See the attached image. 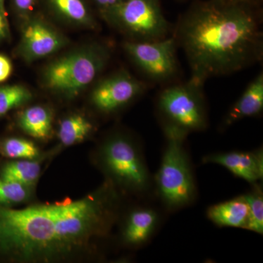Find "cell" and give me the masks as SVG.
Wrapping results in <instances>:
<instances>
[{"label":"cell","instance_id":"5","mask_svg":"<svg viewBox=\"0 0 263 263\" xmlns=\"http://www.w3.org/2000/svg\"><path fill=\"white\" fill-rule=\"evenodd\" d=\"M100 163L108 180L119 190L143 194L152 187V178L143 156L129 137H110L100 150Z\"/></svg>","mask_w":263,"mask_h":263},{"label":"cell","instance_id":"13","mask_svg":"<svg viewBox=\"0 0 263 263\" xmlns=\"http://www.w3.org/2000/svg\"><path fill=\"white\" fill-rule=\"evenodd\" d=\"M263 110V72L249 83L243 94L230 108L222 121L221 127L226 128L248 117H256Z\"/></svg>","mask_w":263,"mask_h":263},{"label":"cell","instance_id":"21","mask_svg":"<svg viewBox=\"0 0 263 263\" xmlns=\"http://www.w3.org/2000/svg\"><path fill=\"white\" fill-rule=\"evenodd\" d=\"M32 98V93L21 85L0 87V117L10 110L27 103Z\"/></svg>","mask_w":263,"mask_h":263},{"label":"cell","instance_id":"22","mask_svg":"<svg viewBox=\"0 0 263 263\" xmlns=\"http://www.w3.org/2000/svg\"><path fill=\"white\" fill-rule=\"evenodd\" d=\"M30 197V186L0 178V206L22 203L27 201Z\"/></svg>","mask_w":263,"mask_h":263},{"label":"cell","instance_id":"10","mask_svg":"<svg viewBox=\"0 0 263 263\" xmlns=\"http://www.w3.org/2000/svg\"><path fill=\"white\" fill-rule=\"evenodd\" d=\"M65 44V37L58 31L44 21L34 18L24 26L19 53L31 62L49 56Z\"/></svg>","mask_w":263,"mask_h":263},{"label":"cell","instance_id":"12","mask_svg":"<svg viewBox=\"0 0 263 263\" xmlns=\"http://www.w3.org/2000/svg\"><path fill=\"white\" fill-rule=\"evenodd\" d=\"M160 221V214L154 208L143 206L133 209L123 226V242L129 247H141L149 241Z\"/></svg>","mask_w":263,"mask_h":263},{"label":"cell","instance_id":"14","mask_svg":"<svg viewBox=\"0 0 263 263\" xmlns=\"http://www.w3.org/2000/svg\"><path fill=\"white\" fill-rule=\"evenodd\" d=\"M207 216L217 226L247 230L248 204L243 195H240L228 201L212 205L208 209Z\"/></svg>","mask_w":263,"mask_h":263},{"label":"cell","instance_id":"15","mask_svg":"<svg viewBox=\"0 0 263 263\" xmlns=\"http://www.w3.org/2000/svg\"><path fill=\"white\" fill-rule=\"evenodd\" d=\"M51 112L41 105L25 109L18 117L19 127L29 136L39 140L48 139L52 131Z\"/></svg>","mask_w":263,"mask_h":263},{"label":"cell","instance_id":"3","mask_svg":"<svg viewBox=\"0 0 263 263\" xmlns=\"http://www.w3.org/2000/svg\"><path fill=\"white\" fill-rule=\"evenodd\" d=\"M162 127L165 146L155 183L161 202L167 210L174 212L195 201L196 183L185 148L187 133L170 124H162Z\"/></svg>","mask_w":263,"mask_h":263},{"label":"cell","instance_id":"23","mask_svg":"<svg viewBox=\"0 0 263 263\" xmlns=\"http://www.w3.org/2000/svg\"><path fill=\"white\" fill-rule=\"evenodd\" d=\"M13 70L11 62L8 57L0 54V83L10 77Z\"/></svg>","mask_w":263,"mask_h":263},{"label":"cell","instance_id":"27","mask_svg":"<svg viewBox=\"0 0 263 263\" xmlns=\"http://www.w3.org/2000/svg\"><path fill=\"white\" fill-rule=\"evenodd\" d=\"M233 1L240 2V3H248V4L262 7L263 0H233Z\"/></svg>","mask_w":263,"mask_h":263},{"label":"cell","instance_id":"8","mask_svg":"<svg viewBox=\"0 0 263 263\" xmlns=\"http://www.w3.org/2000/svg\"><path fill=\"white\" fill-rule=\"evenodd\" d=\"M177 41L174 34L146 42L127 41L124 49L147 79L156 83L174 81L179 72Z\"/></svg>","mask_w":263,"mask_h":263},{"label":"cell","instance_id":"6","mask_svg":"<svg viewBox=\"0 0 263 263\" xmlns=\"http://www.w3.org/2000/svg\"><path fill=\"white\" fill-rule=\"evenodd\" d=\"M204 84L190 77L186 82L162 89L157 100L162 124L174 126L187 134L205 130L209 119Z\"/></svg>","mask_w":263,"mask_h":263},{"label":"cell","instance_id":"9","mask_svg":"<svg viewBox=\"0 0 263 263\" xmlns=\"http://www.w3.org/2000/svg\"><path fill=\"white\" fill-rule=\"evenodd\" d=\"M147 86L127 70H119L99 81L91 94V102L98 111L115 113L141 96Z\"/></svg>","mask_w":263,"mask_h":263},{"label":"cell","instance_id":"25","mask_svg":"<svg viewBox=\"0 0 263 263\" xmlns=\"http://www.w3.org/2000/svg\"><path fill=\"white\" fill-rule=\"evenodd\" d=\"M34 0H14L15 7L22 13H27L32 9Z\"/></svg>","mask_w":263,"mask_h":263},{"label":"cell","instance_id":"18","mask_svg":"<svg viewBox=\"0 0 263 263\" xmlns=\"http://www.w3.org/2000/svg\"><path fill=\"white\" fill-rule=\"evenodd\" d=\"M51 8L69 22L95 27L94 19L83 0H49Z\"/></svg>","mask_w":263,"mask_h":263},{"label":"cell","instance_id":"26","mask_svg":"<svg viewBox=\"0 0 263 263\" xmlns=\"http://www.w3.org/2000/svg\"><path fill=\"white\" fill-rule=\"evenodd\" d=\"M8 27L6 15L0 10V41L8 37Z\"/></svg>","mask_w":263,"mask_h":263},{"label":"cell","instance_id":"16","mask_svg":"<svg viewBox=\"0 0 263 263\" xmlns=\"http://www.w3.org/2000/svg\"><path fill=\"white\" fill-rule=\"evenodd\" d=\"M41 174V164L36 160H16L8 162L0 171V178L32 187Z\"/></svg>","mask_w":263,"mask_h":263},{"label":"cell","instance_id":"20","mask_svg":"<svg viewBox=\"0 0 263 263\" xmlns=\"http://www.w3.org/2000/svg\"><path fill=\"white\" fill-rule=\"evenodd\" d=\"M253 189L243 195L249 207V224L247 230L259 235L263 233V194L258 183Z\"/></svg>","mask_w":263,"mask_h":263},{"label":"cell","instance_id":"24","mask_svg":"<svg viewBox=\"0 0 263 263\" xmlns=\"http://www.w3.org/2000/svg\"><path fill=\"white\" fill-rule=\"evenodd\" d=\"M94 1L100 8L101 13H103V12L120 4L124 0H94Z\"/></svg>","mask_w":263,"mask_h":263},{"label":"cell","instance_id":"17","mask_svg":"<svg viewBox=\"0 0 263 263\" xmlns=\"http://www.w3.org/2000/svg\"><path fill=\"white\" fill-rule=\"evenodd\" d=\"M93 130L94 125L89 119L80 114H73L62 121L57 135L63 146H70L84 141Z\"/></svg>","mask_w":263,"mask_h":263},{"label":"cell","instance_id":"19","mask_svg":"<svg viewBox=\"0 0 263 263\" xmlns=\"http://www.w3.org/2000/svg\"><path fill=\"white\" fill-rule=\"evenodd\" d=\"M0 151L5 157L15 160H36L41 156V151L34 143L20 138L5 140Z\"/></svg>","mask_w":263,"mask_h":263},{"label":"cell","instance_id":"29","mask_svg":"<svg viewBox=\"0 0 263 263\" xmlns=\"http://www.w3.org/2000/svg\"><path fill=\"white\" fill-rule=\"evenodd\" d=\"M178 1H185V0H178Z\"/></svg>","mask_w":263,"mask_h":263},{"label":"cell","instance_id":"7","mask_svg":"<svg viewBox=\"0 0 263 263\" xmlns=\"http://www.w3.org/2000/svg\"><path fill=\"white\" fill-rule=\"evenodd\" d=\"M109 24L136 42L168 37L171 25L162 12L160 0H124L103 12Z\"/></svg>","mask_w":263,"mask_h":263},{"label":"cell","instance_id":"2","mask_svg":"<svg viewBox=\"0 0 263 263\" xmlns=\"http://www.w3.org/2000/svg\"><path fill=\"white\" fill-rule=\"evenodd\" d=\"M174 35L191 77L205 83L262 61V7L233 0H195Z\"/></svg>","mask_w":263,"mask_h":263},{"label":"cell","instance_id":"11","mask_svg":"<svg viewBox=\"0 0 263 263\" xmlns=\"http://www.w3.org/2000/svg\"><path fill=\"white\" fill-rule=\"evenodd\" d=\"M202 163L219 164L236 177L254 184L263 178L262 148L251 152L212 154L202 158Z\"/></svg>","mask_w":263,"mask_h":263},{"label":"cell","instance_id":"1","mask_svg":"<svg viewBox=\"0 0 263 263\" xmlns=\"http://www.w3.org/2000/svg\"><path fill=\"white\" fill-rule=\"evenodd\" d=\"M119 189L107 180L79 200L0 206V252L22 262H55L83 258L108 237L119 214Z\"/></svg>","mask_w":263,"mask_h":263},{"label":"cell","instance_id":"4","mask_svg":"<svg viewBox=\"0 0 263 263\" xmlns=\"http://www.w3.org/2000/svg\"><path fill=\"white\" fill-rule=\"evenodd\" d=\"M110 57V48L101 43L66 53L46 67L43 84L53 92L74 98L100 75Z\"/></svg>","mask_w":263,"mask_h":263},{"label":"cell","instance_id":"28","mask_svg":"<svg viewBox=\"0 0 263 263\" xmlns=\"http://www.w3.org/2000/svg\"><path fill=\"white\" fill-rule=\"evenodd\" d=\"M0 10L6 15L5 10V0H0Z\"/></svg>","mask_w":263,"mask_h":263}]
</instances>
